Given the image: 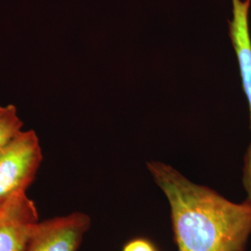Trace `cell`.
Wrapping results in <instances>:
<instances>
[{"mask_svg":"<svg viewBox=\"0 0 251 251\" xmlns=\"http://www.w3.org/2000/svg\"><path fill=\"white\" fill-rule=\"evenodd\" d=\"M147 168L169 201L178 251H246L251 203L233 202L161 162H148Z\"/></svg>","mask_w":251,"mask_h":251,"instance_id":"6da1fadb","label":"cell"},{"mask_svg":"<svg viewBox=\"0 0 251 251\" xmlns=\"http://www.w3.org/2000/svg\"><path fill=\"white\" fill-rule=\"evenodd\" d=\"M43 161L36 131L22 130L0 152V207L20 192H26Z\"/></svg>","mask_w":251,"mask_h":251,"instance_id":"7a4b0ae2","label":"cell"},{"mask_svg":"<svg viewBox=\"0 0 251 251\" xmlns=\"http://www.w3.org/2000/svg\"><path fill=\"white\" fill-rule=\"evenodd\" d=\"M90 225V216L83 212L38 221L24 251H77Z\"/></svg>","mask_w":251,"mask_h":251,"instance_id":"3957f363","label":"cell"},{"mask_svg":"<svg viewBox=\"0 0 251 251\" xmlns=\"http://www.w3.org/2000/svg\"><path fill=\"white\" fill-rule=\"evenodd\" d=\"M233 18L228 21L229 36L237 58L242 87L248 100L251 127V37L250 31V8L251 0H232ZM243 186L251 204V143L246 152L243 169Z\"/></svg>","mask_w":251,"mask_h":251,"instance_id":"277c9868","label":"cell"},{"mask_svg":"<svg viewBox=\"0 0 251 251\" xmlns=\"http://www.w3.org/2000/svg\"><path fill=\"white\" fill-rule=\"evenodd\" d=\"M39 221L35 202L20 192L0 207V251H24Z\"/></svg>","mask_w":251,"mask_h":251,"instance_id":"5b68a950","label":"cell"},{"mask_svg":"<svg viewBox=\"0 0 251 251\" xmlns=\"http://www.w3.org/2000/svg\"><path fill=\"white\" fill-rule=\"evenodd\" d=\"M23 126L14 104H0V152L23 130Z\"/></svg>","mask_w":251,"mask_h":251,"instance_id":"8992f818","label":"cell"},{"mask_svg":"<svg viewBox=\"0 0 251 251\" xmlns=\"http://www.w3.org/2000/svg\"><path fill=\"white\" fill-rule=\"evenodd\" d=\"M122 251H158L154 244L144 237H137L126 242Z\"/></svg>","mask_w":251,"mask_h":251,"instance_id":"52a82bcc","label":"cell"}]
</instances>
